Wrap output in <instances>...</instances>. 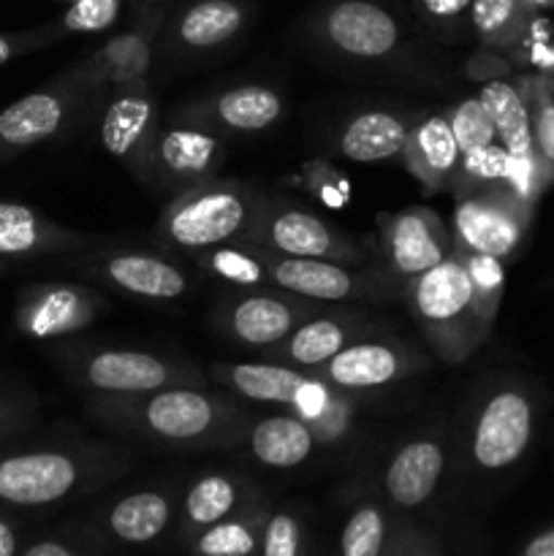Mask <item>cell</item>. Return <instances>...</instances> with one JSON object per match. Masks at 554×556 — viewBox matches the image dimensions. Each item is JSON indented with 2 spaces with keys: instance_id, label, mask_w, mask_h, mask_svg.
<instances>
[{
  "instance_id": "obj_34",
  "label": "cell",
  "mask_w": 554,
  "mask_h": 556,
  "mask_svg": "<svg viewBox=\"0 0 554 556\" xmlns=\"http://www.w3.org/2000/svg\"><path fill=\"white\" fill-rule=\"evenodd\" d=\"M525 0H473L470 41L481 49H505L521 30Z\"/></svg>"
},
{
  "instance_id": "obj_3",
  "label": "cell",
  "mask_w": 554,
  "mask_h": 556,
  "mask_svg": "<svg viewBox=\"0 0 554 556\" xmlns=\"http://www.w3.org/2000/svg\"><path fill=\"white\" fill-rule=\"evenodd\" d=\"M134 465L130 451L90 438L0 448V505L11 510L54 508L112 486Z\"/></svg>"
},
{
  "instance_id": "obj_36",
  "label": "cell",
  "mask_w": 554,
  "mask_h": 556,
  "mask_svg": "<svg viewBox=\"0 0 554 556\" xmlns=\"http://www.w3.org/2000/svg\"><path fill=\"white\" fill-rule=\"evenodd\" d=\"M470 5L473 0H405L416 25L443 43L470 41Z\"/></svg>"
},
{
  "instance_id": "obj_20",
  "label": "cell",
  "mask_w": 554,
  "mask_h": 556,
  "mask_svg": "<svg viewBox=\"0 0 554 556\" xmlns=\"http://www.w3.org/2000/svg\"><path fill=\"white\" fill-rule=\"evenodd\" d=\"M449 429L424 424L400 440L380 472L383 497L400 510H416L435 497L449 470Z\"/></svg>"
},
{
  "instance_id": "obj_22",
  "label": "cell",
  "mask_w": 554,
  "mask_h": 556,
  "mask_svg": "<svg viewBox=\"0 0 554 556\" xmlns=\"http://www.w3.org/2000/svg\"><path fill=\"white\" fill-rule=\"evenodd\" d=\"M378 244L380 264L407 282L454 253V231L429 206H405L378 215Z\"/></svg>"
},
{
  "instance_id": "obj_18",
  "label": "cell",
  "mask_w": 554,
  "mask_h": 556,
  "mask_svg": "<svg viewBox=\"0 0 554 556\" xmlns=\"http://www.w3.org/2000/svg\"><path fill=\"white\" fill-rule=\"evenodd\" d=\"M109 313V299L92 282H36L14 304V329L36 342L68 340Z\"/></svg>"
},
{
  "instance_id": "obj_15",
  "label": "cell",
  "mask_w": 554,
  "mask_h": 556,
  "mask_svg": "<svg viewBox=\"0 0 554 556\" xmlns=\"http://www.w3.org/2000/svg\"><path fill=\"white\" fill-rule=\"evenodd\" d=\"M429 367H432V358L427 348L394 331L378 329L353 340L313 375L329 383L331 389L348 391V394H369V391L407 383L416 375L427 372Z\"/></svg>"
},
{
  "instance_id": "obj_31",
  "label": "cell",
  "mask_w": 554,
  "mask_h": 556,
  "mask_svg": "<svg viewBox=\"0 0 554 556\" xmlns=\"http://www.w3.org/2000/svg\"><path fill=\"white\" fill-rule=\"evenodd\" d=\"M478 98L492 117L505 155L514 163L538 166L536 150H532V119L527 92L508 79H489L478 92Z\"/></svg>"
},
{
  "instance_id": "obj_44",
  "label": "cell",
  "mask_w": 554,
  "mask_h": 556,
  "mask_svg": "<svg viewBox=\"0 0 554 556\" xmlns=\"http://www.w3.org/2000/svg\"><path fill=\"white\" fill-rule=\"evenodd\" d=\"M386 556H435V552L429 548L427 538H421V535H416V532L400 527V530L389 538Z\"/></svg>"
},
{
  "instance_id": "obj_2",
  "label": "cell",
  "mask_w": 554,
  "mask_h": 556,
  "mask_svg": "<svg viewBox=\"0 0 554 556\" xmlns=\"http://www.w3.org/2000/svg\"><path fill=\"white\" fill-rule=\"evenodd\" d=\"M304 47L348 71L435 79L440 54L411 14L389 0H315L299 20Z\"/></svg>"
},
{
  "instance_id": "obj_29",
  "label": "cell",
  "mask_w": 554,
  "mask_h": 556,
  "mask_svg": "<svg viewBox=\"0 0 554 556\" xmlns=\"http://www.w3.org/2000/svg\"><path fill=\"white\" fill-rule=\"evenodd\" d=\"M179 514V494L172 486H144L119 494L106 505L101 525L109 535L125 546H147L166 535Z\"/></svg>"
},
{
  "instance_id": "obj_48",
  "label": "cell",
  "mask_w": 554,
  "mask_h": 556,
  "mask_svg": "<svg viewBox=\"0 0 554 556\" xmlns=\"http://www.w3.org/2000/svg\"><path fill=\"white\" fill-rule=\"evenodd\" d=\"M128 3H172V0H128Z\"/></svg>"
},
{
  "instance_id": "obj_17",
  "label": "cell",
  "mask_w": 554,
  "mask_h": 556,
  "mask_svg": "<svg viewBox=\"0 0 554 556\" xmlns=\"http://www.w3.org/2000/svg\"><path fill=\"white\" fill-rule=\"evenodd\" d=\"M226 152V136L172 114L158 128L144 190L168 201L204 179L221 177Z\"/></svg>"
},
{
  "instance_id": "obj_24",
  "label": "cell",
  "mask_w": 554,
  "mask_h": 556,
  "mask_svg": "<svg viewBox=\"0 0 554 556\" xmlns=\"http://www.w3.org/2000/svg\"><path fill=\"white\" fill-rule=\"evenodd\" d=\"M106 242V237L63 226L27 204L0 201V258L33 261L71 255Z\"/></svg>"
},
{
  "instance_id": "obj_26",
  "label": "cell",
  "mask_w": 554,
  "mask_h": 556,
  "mask_svg": "<svg viewBox=\"0 0 554 556\" xmlns=\"http://www.w3.org/2000/svg\"><path fill=\"white\" fill-rule=\"evenodd\" d=\"M253 500H259V492L239 470H226V467L204 470L179 494V532L193 541L206 527L228 519Z\"/></svg>"
},
{
  "instance_id": "obj_27",
  "label": "cell",
  "mask_w": 554,
  "mask_h": 556,
  "mask_svg": "<svg viewBox=\"0 0 554 556\" xmlns=\"http://www.w3.org/2000/svg\"><path fill=\"white\" fill-rule=\"evenodd\" d=\"M400 157L405 172L421 185L424 193H451L462 157L445 112L416 117Z\"/></svg>"
},
{
  "instance_id": "obj_28",
  "label": "cell",
  "mask_w": 554,
  "mask_h": 556,
  "mask_svg": "<svg viewBox=\"0 0 554 556\" xmlns=\"http://www.w3.org/2000/svg\"><path fill=\"white\" fill-rule=\"evenodd\" d=\"M413 123H416V117H411L402 109H362L335 130L331 150L353 163L391 161L405 150Z\"/></svg>"
},
{
  "instance_id": "obj_25",
  "label": "cell",
  "mask_w": 554,
  "mask_h": 556,
  "mask_svg": "<svg viewBox=\"0 0 554 556\" xmlns=\"http://www.w3.org/2000/svg\"><path fill=\"white\" fill-rule=\"evenodd\" d=\"M212 386L228 391L237 400L253 402V405H272L282 410H297L315 383L313 372L288 367V364L269 362H215L206 369Z\"/></svg>"
},
{
  "instance_id": "obj_5",
  "label": "cell",
  "mask_w": 554,
  "mask_h": 556,
  "mask_svg": "<svg viewBox=\"0 0 554 556\" xmlns=\"http://www.w3.org/2000/svg\"><path fill=\"white\" fill-rule=\"evenodd\" d=\"M264 195L261 185L244 179H204L163 201L150 233L152 244L174 258H196L204 250L244 242Z\"/></svg>"
},
{
  "instance_id": "obj_12",
  "label": "cell",
  "mask_w": 554,
  "mask_h": 556,
  "mask_svg": "<svg viewBox=\"0 0 554 556\" xmlns=\"http://www.w3.org/2000/svg\"><path fill=\"white\" fill-rule=\"evenodd\" d=\"M259 14L255 0H172L158 36L155 65L204 63L242 41Z\"/></svg>"
},
{
  "instance_id": "obj_35",
  "label": "cell",
  "mask_w": 554,
  "mask_h": 556,
  "mask_svg": "<svg viewBox=\"0 0 554 556\" xmlns=\"http://www.w3.org/2000/svg\"><path fill=\"white\" fill-rule=\"evenodd\" d=\"M389 538V514L375 500H362L340 532V556H383Z\"/></svg>"
},
{
  "instance_id": "obj_40",
  "label": "cell",
  "mask_w": 554,
  "mask_h": 556,
  "mask_svg": "<svg viewBox=\"0 0 554 556\" xmlns=\"http://www.w3.org/2000/svg\"><path fill=\"white\" fill-rule=\"evenodd\" d=\"M532 119V150L541 172L554 174V92L543 79H536L527 90Z\"/></svg>"
},
{
  "instance_id": "obj_30",
  "label": "cell",
  "mask_w": 554,
  "mask_h": 556,
  "mask_svg": "<svg viewBox=\"0 0 554 556\" xmlns=\"http://www.w3.org/2000/svg\"><path fill=\"white\" fill-rule=\"evenodd\" d=\"M242 445L250 459L266 470H297L320 448L313 427L291 410L264 416L259 421L250 418Z\"/></svg>"
},
{
  "instance_id": "obj_46",
  "label": "cell",
  "mask_w": 554,
  "mask_h": 556,
  "mask_svg": "<svg viewBox=\"0 0 554 556\" xmlns=\"http://www.w3.org/2000/svg\"><path fill=\"white\" fill-rule=\"evenodd\" d=\"M22 538L16 521L9 516V508L0 505V556H20Z\"/></svg>"
},
{
  "instance_id": "obj_39",
  "label": "cell",
  "mask_w": 554,
  "mask_h": 556,
  "mask_svg": "<svg viewBox=\"0 0 554 556\" xmlns=\"http://www.w3.org/2000/svg\"><path fill=\"white\" fill-rule=\"evenodd\" d=\"M445 117H449L451 130H454L456 147H459V157H476L481 152L498 147V130H494L492 117H489L487 106L481 103V98H459L454 106L445 109Z\"/></svg>"
},
{
  "instance_id": "obj_9",
  "label": "cell",
  "mask_w": 554,
  "mask_h": 556,
  "mask_svg": "<svg viewBox=\"0 0 554 556\" xmlns=\"http://www.w3.org/2000/svg\"><path fill=\"white\" fill-rule=\"evenodd\" d=\"M65 266L98 288L150 304H172L193 291V277L163 250H139L106 242L63 255Z\"/></svg>"
},
{
  "instance_id": "obj_11",
  "label": "cell",
  "mask_w": 554,
  "mask_h": 556,
  "mask_svg": "<svg viewBox=\"0 0 554 556\" xmlns=\"http://www.w3.org/2000/svg\"><path fill=\"white\" fill-rule=\"evenodd\" d=\"M269 286L313 299L318 304H391L405 296V280L383 264H337V261L293 258L261 248Z\"/></svg>"
},
{
  "instance_id": "obj_7",
  "label": "cell",
  "mask_w": 554,
  "mask_h": 556,
  "mask_svg": "<svg viewBox=\"0 0 554 556\" xmlns=\"http://www.w3.org/2000/svg\"><path fill=\"white\" fill-rule=\"evenodd\" d=\"M402 302L421 331L424 345L449 367H462L489 340L473 302L470 277L456 250L443 264L407 280Z\"/></svg>"
},
{
  "instance_id": "obj_16",
  "label": "cell",
  "mask_w": 554,
  "mask_h": 556,
  "mask_svg": "<svg viewBox=\"0 0 554 556\" xmlns=\"http://www.w3.org/2000/svg\"><path fill=\"white\" fill-rule=\"evenodd\" d=\"M87 125V106L68 71L0 112V163L65 139Z\"/></svg>"
},
{
  "instance_id": "obj_8",
  "label": "cell",
  "mask_w": 554,
  "mask_h": 556,
  "mask_svg": "<svg viewBox=\"0 0 554 556\" xmlns=\"http://www.w3.org/2000/svg\"><path fill=\"white\" fill-rule=\"evenodd\" d=\"M166 11L168 3H130L128 25L65 68L85 98L87 125H96L103 103L117 87L152 79Z\"/></svg>"
},
{
  "instance_id": "obj_32",
  "label": "cell",
  "mask_w": 554,
  "mask_h": 556,
  "mask_svg": "<svg viewBox=\"0 0 554 556\" xmlns=\"http://www.w3.org/2000/svg\"><path fill=\"white\" fill-rule=\"evenodd\" d=\"M269 519V510L259 500L244 505L242 510L231 514L228 519L206 527L204 532L193 538L196 556H253L261 554L264 541V527Z\"/></svg>"
},
{
  "instance_id": "obj_33",
  "label": "cell",
  "mask_w": 554,
  "mask_h": 556,
  "mask_svg": "<svg viewBox=\"0 0 554 556\" xmlns=\"http://www.w3.org/2000/svg\"><path fill=\"white\" fill-rule=\"evenodd\" d=\"M193 261L204 275L215 277V280L228 282L231 288H259L269 286V275H266L264 258H261L259 244L250 242H231L221 244L199 253Z\"/></svg>"
},
{
  "instance_id": "obj_42",
  "label": "cell",
  "mask_w": 554,
  "mask_h": 556,
  "mask_svg": "<svg viewBox=\"0 0 554 556\" xmlns=\"http://www.w3.org/2000/svg\"><path fill=\"white\" fill-rule=\"evenodd\" d=\"M33 421H36L33 402L0 391V445L25 434L33 427Z\"/></svg>"
},
{
  "instance_id": "obj_38",
  "label": "cell",
  "mask_w": 554,
  "mask_h": 556,
  "mask_svg": "<svg viewBox=\"0 0 554 556\" xmlns=\"http://www.w3.org/2000/svg\"><path fill=\"white\" fill-rule=\"evenodd\" d=\"M125 3L128 0H71L65 3L63 14L43 27L52 43L65 41L68 36H96L117 25Z\"/></svg>"
},
{
  "instance_id": "obj_6",
  "label": "cell",
  "mask_w": 554,
  "mask_h": 556,
  "mask_svg": "<svg viewBox=\"0 0 554 556\" xmlns=\"http://www.w3.org/2000/svg\"><path fill=\"white\" fill-rule=\"evenodd\" d=\"M47 356L81 394H147L168 386L210 383L204 369L193 362L161 356L139 348H114L103 342L68 340L47 342Z\"/></svg>"
},
{
  "instance_id": "obj_47",
  "label": "cell",
  "mask_w": 554,
  "mask_h": 556,
  "mask_svg": "<svg viewBox=\"0 0 554 556\" xmlns=\"http://www.w3.org/2000/svg\"><path fill=\"white\" fill-rule=\"evenodd\" d=\"M521 556H554V527L532 538L525 546V552H521Z\"/></svg>"
},
{
  "instance_id": "obj_45",
  "label": "cell",
  "mask_w": 554,
  "mask_h": 556,
  "mask_svg": "<svg viewBox=\"0 0 554 556\" xmlns=\"http://www.w3.org/2000/svg\"><path fill=\"white\" fill-rule=\"evenodd\" d=\"M20 556H87L85 552L74 546V543L63 541V538H36L27 546H22Z\"/></svg>"
},
{
  "instance_id": "obj_14",
  "label": "cell",
  "mask_w": 554,
  "mask_h": 556,
  "mask_svg": "<svg viewBox=\"0 0 554 556\" xmlns=\"http://www.w3.org/2000/svg\"><path fill=\"white\" fill-rule=\"evenodd\" d=\"M313 299L275 286L231 288L217 299L210 320L221 337L244 351H269L318 309Z\"/></svg>"
},
{
  "instance_id": "obj_13",
  "label": "cell",
  "mask_w": 554,
  "mask_h": 556,
  "mask_svg": "<svg viewBox=\"0 0 554 556\" xmlns=\"http://www.w3.org/2000/svg\"><path fill=\"white\" fill-rule=\"evenodd\" d=\"M451 193L454 242L470 253L500 258L503 264L514 258L530 226V201L521 199L508 179L459 185Z\"/></svg>"
},
{
  "instance_id": "obj_19",
  "label": "cell",
  "mask_w": 554,
  "mask_h": 556,
  "mask_svg": "<svg viewBox=\"0 0 554 556\" xmlns=\"http://www.w3.org/2000/svg\"><path fill=\"white\" fill-rule=\"evenodd\" d=\"M161 106L152 79L117 87L98 114V141L103 150L123 163L125 172L144 188L150 174L152 147L161 128Z\"/></svg>"
},
{
  "instance_id": "obj_1",
  "label": "cell",
  "mask_w": 554,
  "mask_h": 556,
  "mask_svg": "<svg viewBox=\"0 0 554 556\" xmlns=\"http://www.w3.org/2000/svg\"><path fill=\"white\" fill-rule=\"evenodd\" d=\"M87 413L106 432L161 451L239 448L250 413L217 386H168L147 394H90Z\"/></svg>"
},
{
  "instance_id": "obj_41",
  "label": "cell",
  "mask_w": 554,
  "mask_h": 556,
  "mask_svg": "<svg viewBox=\"0 0 554 556\" xmlns=\"http://www.w3.org/2000/svg\"><path fill=\"white\" fill-rule=\"evenodd\" d=\"M304 530L302 521L291 510H275L269 514L261 541V556H302Z\"/></svg>"
},
{
  "instance_id": "obj_50",
  "label": "cell",
  "mask_w": 554,
  "mask_h": 556,
  "mask_svg": "<svg viewBox=\"0 0 554 556\" xmlns=\"http://www.w3.org/2000/svg\"><path fill=\"white\" fill-rule=\"evenodd\" d=\"M54 3H71V0H54Z\"/></svg>"
},
{
  "instance_id": "obj_37",
  "label": "cell",
  "mask_w": 554,
  "mask_h": 556,
  "mask_svg": "<svg viewBox=\"0 0 554 556\" xmlns=\"http://www.w3.org/2000/svg\"><path fill=\"white\" fill-rule=\"evenodd\" d=\"M454 250L459 253L462 264H465L467 269V277H470L473 302H476L478 320H481L483 329L492 334L494 320H498L500 299H503V288H505L503 261L492 258V255L470 253V250L459 248L456 242H454Z\"/></svg>"
},
{
  "instance_id": "obj_10",
  "label": "cell",
  "mask_w": 554,
  "mask_h": 556,
  "mask_svg": "<svg viewBox=\"0 0 554 556\" xmlns=\"http://www.w3.org/2000/svg\"><path fill=\"white\" fill-rule=\"evenodd\" d=\"M244 242L293 258L337 261V264H380V250L362 242L353 233L342 231L318 212L282 199L266 190L261 210L250 226Z\"/></svg>"
},
{
  "instance_id": "obj_21",
  "label": "cell",
  "mask_w": 554,
  "mask_h": 556,
  "mask_svg": "<svg viewBox=\"0 0 554 556\" xmlns=\"http://www.w3.org/2000/svg\"><path fill=\"white\" fill-rule=\"evenodd\" d=\"M386 329L367 307L358 304H320L310 318H304L291 334L275 348L261 353V358L288 364V367L315 372L351 345L362 334Z\"/></svg>"
},
{
  "instance_id": "obj_23",
  "label": "cell",
  "mask_w": 554,
  "mask_h": 556,
  "mask_svg": "<svg viewBox=\"0 0 554 556\" xmlns=\"http://www.w3.org/2000/svg\"><path fill=\"white\" fill-rule=\"evenodd\" d=\"M177 117L199 123L215 134L226 136H255L275 128L286 114V98L277 87L261 81L221 87L199 98H190L177 109Z\"/></svg>"
},
{
  "instance_id": "obj_4",
  "label": "cell",
  "mask_w": 554,
  "mask_h": 556,
  "mask_svg": "<svg viewBox=\"0 0 554 556\" xmlns=\"http://www.w3.org/2000/svg\"><path fill=\"white\" fill-rule=\"evenodd\" d=\"M538 427V402L527 383L492 375L473 391L456 427L459 467L473 476H500L525 459Z\"/></svg>"
},
{
  "instance_id": "obj_43",
  "label": "cell",
  "mask_w": 554,
  "mask_h": 556,
  "mask_svg": "<svg viewBox=\"0 0 554 556\" xmlns=\"http://www.w3.org/2000/svg\"><path fill=\"white\" fill-rule=\"evenodd\" d=\"M52 47V38H49L47 27H33V30H20V33H0V65L11 63L14 58L27 52H36V49Z\"/></svg>"
},
{
  "instance_id": "obj_49",
  "label": "cell",
  "mask_w": 554,
  "mask_h": 556,
  "mask_svg": "<svg viewBox=\"0 0 554 556\" xmlns=\"http://www.w3.org/2000/svg\"><path fill=\"white\" fill-rule=\"evenodd\" d=\"M9 264H11V261H3V258H0V275H3V271L9 269Z\"/></svg>"
}]
</instances>
